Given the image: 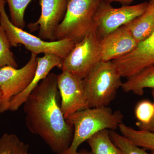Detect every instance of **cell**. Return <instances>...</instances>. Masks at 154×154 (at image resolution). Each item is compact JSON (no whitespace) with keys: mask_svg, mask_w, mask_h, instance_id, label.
I'll use <instances>...</instances> for the list:
<instances>
[{"mask_svg":"<svg viewBox=\"0 0 154 154\" xmlns=\"http://www.w3.org/2000/svg\"><path fill=\"white\" fill-rule=\"evenodd\" d=\"M151 94L152 96L153 100V103L154 105V89H152ZM139 130H142L147 131H150V132L154 133V116L151 122L146 125V126L143 127L142 128Z\"/></svg>","mask_w":154,"mask_h":154,"instance_id":"603a6c76","label":"cell"},{"mask_svg":"<svg viewBox=\"0 0 154 154\" xmlns=\"http://www.w3.org/2000/svg\"><path fill=\"white\" fill-rule=\"evenodd\" d=\"M124 26L138 43L150 36L154 31V0H150L143 14Z\"/></svg>","mask_w":154,"mask_h":154,"instance_id":"5bb4252c","label":"cell"},{"mask_svg":"<svg viewBox=\"0 0 154 154\" xmlns=\"http://www.w3.org/2000/svg\"><path fill=\"white\" fill-rule=\"evenodd\" d=\"M5 0H0V25L8 36L11 46L24 45L31 54L37 55L40 54H52L61 58H65L71 51L75 43L69 39L48 41L43 40L15 26L6 13Z\"/></svg>","mask_w":154,"mask_h":154,"instance_id":"277c9868","label":"cell"},{"mask_svg":"<svg viewBox=\"0 0 154 154\" xmlns=\"http://www.w3.org/2000/svg\"><path fill=\"white\" fill-rule=\"evenodd\" d=\"M68 0H40L41 12L38 20L29 25L31 30H38V37L54 41L59 25L63 20Z\"/></svg>","mask_w":154,"mask_h":154,"instance_id":"30bf717a","label":"cell"},{"mask_svg":"<svg viewBox=\"0 0 154 154\" xmlns=\"http://www.w3.org/2000/svg\"><path fill=\"white\" fill-rule=\"evenodd\" d=\"M112 62L122 77L126 78L154 66V31L132 51Z\"/></svg>","mask_w":154,"mask_h":154,"instance_id":"8fae6325","label":"cell"},{"mask_svg":"<svg viewBox=\"0 0 154 154\" xmlns=\"http://www.w3.org/2000/svg\"><path fill=\"white\" fill-rule=\"evenodd\" d=\"M0 154H31L29 146L14 134L6 133L0 137Z\"/></svg>","mask_w":154,"mask_h":154,"instance_id":"ac0fdd59","label":"cell"},{"mask_svg":"<svg viewBox=\"0 0 154 154\" xmlns=\"http://www.w3.org/2000/svg\"><path fill=\"white\" fill-rule=\"evenodd\" d=\"M105 2L111 4V3L116 2L121 4L122 6L129 5L134 0H101Z\"/></svg>","mask_w":154,"mask_h":154,"instance_id":"cb8c5ba5","label":"cell"},{"mask_svg":"<svg viewBox=\"0 0 154 154\" xmlns=\"http://www.w3.org/2000/svg\"><path fill=\"white\" fill-rule=\"evenodd\" d=\"M37 57L31 54L28 62L20 69L5 66L0 69V113L9 110L12 98L22 93L30 85L37 67Z\"/></svg>","mask_w":154,"mask_h":154,"instance_id":"ba28073f","label":"cell"},{"mask_svg":"<svg viewBox=\"0 0 154 154\" xmlns=\"http://www.w3.org/2000/svg\"><path fill=\"white\" fill-rule=\"evenodd\" d=\"M101 60L100 38L94 31L75 44L69 54L64 59L61 69L83 79Z\"/></svg>","mask_w":154,"mask_h":154,"instance_id":"8992f818","label":"cell"},{"mask_svg":"<svg viewBox=\"0 0 154 154\" xmlns=\"http://www.w3.org/2000/svg\"><path fill=\"white\" fill-rule=\"evenodd\" d=\"M10 11V19L14 25L24 29L25 11L32 0H5Z\"/></svg>","mask_w":154,"mask_h":154,"instance_id":"d6986e66","label":"cell"},{"mask_svg":"<svg viewBox=\"0 0 154 154\" xmlns=\"http://www.w3.org/2000/svg\"><path fill=\"white\" fill-rule=\"evenodd\" d=\"M123 118L121 111H113L108 106L88 108L72 114L66 120L73 127V138L68 149L62 154H75L82 143L100 131L118 129Z\"/></svg>","mask_w":154,"mask_h":154,"instance_id":"7a4b0ae2","label":"cell"},{"mask_svg":"<svg viewBox=\"0 0 154 154\" xmlns=\"http://www.w3.org/2000/svg\"><path fill=\"white\" fill-rule=\"evenodd\" d=\"M112 61L101 60L83 79L89 108L107 107L115 98L122 82Z\"/></svg>","mask_w":154,"mask_h":154,"instance_id":"3957f363","label":"cell"},{"mask_svg":"<svg viewBox=\"0 0 154 154\" xmlns=\"http://www.w3.org/2000/svg\"><path fill=\"white\" fill-rule=\"evenodd\" d=\"M60 106L66 119L78 111L89 108L83 79L69 72L58 75Z\"/></svg>","mask_w":154,"mask_h":154,"instance_id":"9c48e42d","label":"cell"},{"mask_svg":"<svg viewBox=\"0 0 154 154\" xmlns=\"http://www.w3.org/2000/svg\"><path fill=\"white\" fill-rule=\"evenodd\" d=\"M118 129L121 134L137 146L149 150L154 154V133L136 130L123 122L119 125Z\"/></svg>","mask_w":154,"mask_h":154,"instance_id":"2e32d148","label":"cell"},{"mask_svg":"<svg viewBox=\"0 0 154 154\" xmlns=\"http://www.w3.org/2000/svg\"><path fill=\"white\" fill-rule=\"evenodd\" d=\"M121 88L125 93L131 92L138 96L143 95L146 88L154 89V66L127 78L126 81L122 83Z\"/></svg>","mask_w":154,"mask_h":154,"instance_id":"9a60e30c","label":"cell"},{"mask_svg":"<svg viewBox=\"0 0 154 154\" xmlns=\"http://www.w3.org/2000/svg\"><path fill=\"white\" fill-rule=\"evenodd\" d=\"M58 75L50 72L24 103L25 125L33 134L42 139L54 153L66 151L72 141L74 128L61 109Z\"/></svg>","mask_w":154,"mask_h":154,"instance_id":"6da1fadb","label":"cell"},{"mask_svg":"<svg viewBox=\"0 0 154 154\" xmlns=\"http://www.w3.org/2000/svg\"><path fill=\"white\" fill-rule=\"evenodd\" d=\"M100 0H68L66 12L55 34V40L78 43L95 32L94 17Z\"/></svg>","mask_w":154,"mask_h":154,"instance_id":"5b68a950","label":"cell"},{"mask_svg":"<svg viewBox=\"0 0 154 154\" xmlns=\"http://www.w3.org/2000/svg\"><path fill=\"white\" fill-rule=\"evenodd\" d=\"M113 143L121 150L122 154H151L145 150L137 146L122 134L114 130H109Z\"/></svg>","mask_w":154,"mask_h":154,"instance_id":"7402d4cb","label":"cell"},{"mask_svg":"<svg viewBox=\"0 0 154 154\" xmlns=\"http://www.w3.org/2000/svg\"><path fill=\"white\" fill-rule=\"evenodd\" d=\"M63 60L58 56L52 54H46L41 57H37V65L33 80L26 90L12 98L9 110H18L25 103L31 92L47 77L52 69L55 67L61 69Z\"/></svg>","mask_w":154,"mask_h":154,"instance_id":"4fadbf2b","label":"cell"},{"mask_svg":"<svg viewBox=\"0 0 154 154\" xmlns=\"http://www.w3.org/2000/svg\"><path fill=\"white\" fill-rule=\"evenodd\" d=\"M11 45L8 38L0 25V69L5 66L18 67V64L11 51Z\"/></svg>","mask_w":154,"mask_h":154,"instance_id":"44dd1931","label":"cell"},{"mask_svg":"<svg viewBox=\"0 0 154 154\" xmlns=\"http://www.w3.org/2000/svg\"><path fill=\"white\" fill-rule=\"evenodd\" d=\"M148 2L114 8L111 4L100 0L94 17L95 33L99 38L126 25L143 14Z\"/></svg>","mask_w":154,"mask_h":154,"instance_id":"52a82bcc","label":"cell"},{"mask_svg":"<svg viewBox=\"0 0 154 154\" xmlns=\"http://www.w3.org/2000/svg\"><path fill=\"white\" fill-rule=\"evenodd\" d=\"M134 114L137 121L136 125L140 129L149 124L154 116L153 103L148 99H143L138 102L134 109Z\"/></svg>","mask_w":154,"mask_h":154,"instance_id":"ffe728a7","label":"cell"},{"mask_svg":"<svg viewBox=\"0 0 154 154\" xmlns=\"http://www.w3.org/2000/svg\"><path fill=\"white\" fill-rule=\"evenodd\" d=\"M109 130L100 131L87 141L93 154H122L111 140Z\"/></svg>","mask_w":154,"mask_h":154,"instance_id":"e0dca14e","label":"cell"},{"mask_svg":"<svg viewBox=\"0 0 154 154\" xmlns=\"http://www.w3.org/2000/svg\"><path fill=\"white\" fill-rule=\"evenodd\" d=\"M138 44L128 29L122 26L100 38L102 60L113 61L124 56Z\"/></svg>","mask_w":154,"mask_h":154,"instance_id":"7c38bea8","label":"cell"},{"mask_svg":"<svg viewBox=\"0 0 154 154\" xmlns=\"http://www.w3.org/2000/svg\"><path fill=\"white\" fill-rule=\"evenodd\" d=\"M93 154V153L91 151L85 149H81V150L78 151L76 152L75 154Z\"/></svg>","mask_w":154,"mask_h":154,"instance_id":"d4e9b609","label":"cell"},{"mask_svg":"<svg viewBox=\"0 0 154 154\" xmlns=\"http://www.w3.org/2000/svg\"><path fill=\"white\" fill-rule=\"evenodd\" d=\"M1 100H2V94H1V92L0 91V104L1 103Z\"/></svg>","mask_w":154,"mask_h":154,"instance_id":"484cf974","label":"cell"}]
</instances>
